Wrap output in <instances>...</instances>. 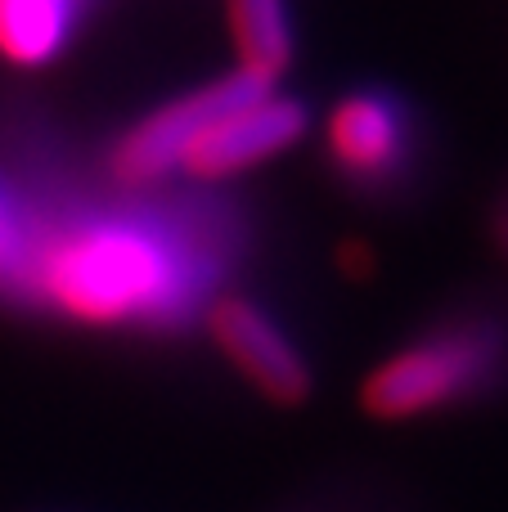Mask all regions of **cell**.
<instances>
[{
  "label": "cell",
  "instance_id": "cell-2",
  "mask_svg": "<svg viewBox=\"0 0 508 512\" xmlns=\"http://www.w3.org/2000/svg\"><path fill=\"white\" fill-rule=\"evenodd\" d=\"M508 387V315L455 310L387 351L360 382V409L374 423H428L464 414Z\"/></svg>",
  "mask_w": 508,
  "mask_h": 512
},
{
  "label": "cell",
  "instance_id": "cell-3",
  "mask_svg": "<svg viewBox=\"0 0 508 512\" xmlns=\"http://www.w3.org/2000/svg\"><path fill=\"white\" fill-rule=\"evenodd\" d=\"M261 90H275V86L230 68L225 77L207 81V86L189 90V95H176L167 104L149 108L140 122H131L113 140V149H108V176L126 189H144V185H158V180L176 176L189 144L203 135V126H212L221 113H230L234 104L261 95Z\"/></svg>",
  "mask_w": 508,
  "mask_h": 512
},
{
  "label": "cell",
  "instance_id": "cell-4",
  "mask_svg": "<svg viewBox=\"0 0 508 512\" xmlns=\"http://www.w3.org/2000/svg\"><path fill=\"white\" fill-rule=\"evenodd\" d=\"M203 328L221 360L275 409H302L315 396V369L297 337L243 292H221L207 301Z\"/></svg>",
  "mask_w": 508,
  "mask_h": 512
},
{
  "label": "cell",
  "instance_id": "cell-7",
  "mask_svg": "<svg viewBox=\"0 0 508 512\" xmlns=\"http://www.w3.org/2000/svg\"><path fill=\"white\" fill-rule=\"evenodd\" d=\"M225 23H230L234 68L266 86H279V77L293 63L288 0H225Z\"/></svg>",
  "mask_w": 508,
  "mask_h": 512
},
{
  "label": "cell",
  "instance_id": "cell-1",
  "mask_svg": "<svg viewBox=\"0 0 508 512\" xmlns=\"http://www.w3.org/2000/svg\"><path fill=\"white\" fill-rule=\"evenodd\" d=\"M9 301L86 333H176L194 315L198 279L140 225L77 221L27 243Z\"/></svg>",
  "mask_w": 508,
  "mask_h": 512
},
{
  "label": "cell",
  "instance_id": "cell-6",
  "mask_svg": "<svg viewBox=\"0 0 508 512\" xmlns=\"http://www.w3.org/2000/svg\"><path fill=\"white\" fill-rule=\"evenodd\" d=\"M324 153L351 185H387L410 158V122L383 90H351L324 117Z\"/></svg>",
  "mask_w": 508,
  "mask_h": 512
},
{
  "label": "cell",
  "instance_id": "cell-12",
  "mask_svg": "<svg viewBox=\"0 0 508 512\" xmlns=\"http://www.w3.org/2000/svg\"><path fill=\"white\" fill-rule=\"evenodd\" d=\"M500 239H504V252H508V212H504V221H500Z\"/></svg>",
  "mask_w": 508,
  "mask_h": 512
},
{
  "label": "cell",
  "instance_id": "cell-10",
  "mask_svg": "<svg viewBox=\"0 0 508 512\" xmlns=\"http://www.w3.org/2000/svg\"><path fill=\"white\" fill-rule=\"evenodd\" d=\"M338 265H342V274L347 279H374V270H378V256H374V248L369 243H342L338 248Z\"/></svg>",
  "mask_w": 508,
  "mask_h": 512
},
{
  "label": "cell",
  "instance_id": "cell-8",
  "mask_svg": "<svg viewBox=\"0 0 508 512\" xmlns=\"http://www.w3.org/2000/svg\"><path fill=\"white\" fill-rule=\"evenodd\" d=\"M77 0H0V59L14 68H45L72 41Z\"/></svg>",
  "mask_w": 508,
  "mask_h": 512
},
{
  "label": "cell",
  "instance_id": "cell-5",
  "mask_svg": "<svg viewBox=\"0 0 508 512\" xmlns=\"http://www.w3.org/2000/svg\"><path fill=\"white\" fill-rule=\"evenodd\" d=\"M306 126H311V113H306L302 99H288L279 90H261V95L234 104L230 113H221L212 126H203V135L189 144L180 171L194 180L243 176V171L293 149L306 135Z\"/></svg>",
  "mask_w": 508,
  "mask_h": 512
},
{
  "label": "cell",
  "instance_id": "cell-9",
  "mask_svg": "<svg viewBox=\"0 0 508 512\" xmlns=\"http://www.w3.org/2000/svg\"><path fill=\"white\" fill-rule=\"evenodd\" d=\"M23 248H27V234H23V221L14 216L9 198L0 194V297L14 292V279H18V265H23Z\"/></svg>",
  "mask_w": 508,
  "mask_h": 512
},
{
  "label": "cell",
  "instance_id": "cell-11",
  "mask_svg": "<svg viewBox=\"0 0 508 512\" xmlns=\"http://www.w3.org/2000/svg\"><path fill=\"white\" fill-rule=\"evenodd\" d=\"M293 512H365V508L338 504V499H320V504H302V508H293Z\"/></svg>",
  "mask_w": 508,
  "mask_h": 512
}]
</instances>
